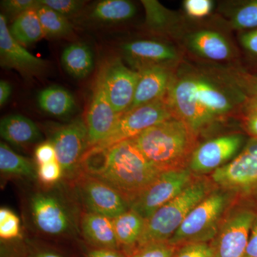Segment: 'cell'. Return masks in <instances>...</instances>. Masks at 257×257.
<instances>
[{"label": "cell", "instance_id": "obj_1", "mask_svg": "<svg viewBox=\"0 0 257 257\" xmlns=\"http://www.w3.org/2000/svg\"><path fill=\"white\" fill-rule=\"evenodd\" d=\"M227 81L221 83L189 66L174 74L166 98L175 117L184 121L196 135L232 112L247 96Z\"/></svg>", "mask_w": 257, "mask_h": 257}, {"label": "cell", "instance_id": "obj_2", "mask_svg": "<svg viewBox=\"0 0 257 257\" xmlns=\"http://www.w3.org/2000/svg\"><path fill=\"white\" fill-rule=\"evenodd\" d=\"M197 137L184 121L174 117L131 140L149 162L163 172L188 168L198 147Z\"/></svg>", "mask_w": 257, "mask_h": 257}, {"label": "cell", "instance_id": "obj_3", "mask_svg": "<svg viewBox=\"0 0 257 257\" xmlns=\"http://www.w3.org/2000/svg\"><path fill=\"white\" fill-rule=\"evenodd\" d=\"M160 173L128 140L110 147L107 167L96 178L116 189L130 206Z\"/></svg>", "mask_w": 257, "mask_h": 257}, {"label": "cell", "instance_id": "obj_4", "mask_svg": "<svg viewBox=\"0 0 257 257\" xmlns=\"http://www.w3.org/2000/svg\"><path fill=\"white\" fill-rule=\"evenodd\" d=\"M216 187L211 179L203 176L196 177L179 195L147 219L136 248L149 243L168 241L189 213Z\"/></svg>", "mask_w": 257, "mask_h": 257}, {"label": "cell", "instance_id": "obj_5", "mask_svg": "<svg viewBox=\"0 0 257 257\" xmlns=\"http://www.w3.org/2000/svg\"><path fill=\"white\" fill-rule=\"evenodd\" d=\"M236 198L232 193L216 187L189 213L168 242L176 246L210 243Z\"/></svg>", "mask_w": 257, "mask_h": 257}, {"label": "cell", "instance_id": "obj_6", "mask_svg": "<svg viewBox=\"0 0 257 257\" xmlns=\"http://www.w3.org/2000/svg\"><path fill=\"white\" fill-rule=\"evenodd\" d=\"M256 211L243 204H233L209 243L211 257H245Z\"/></svg>", "mask_w": 257, "mask_h": 257}, {"label": "cell", "instance_id": "obj_7", "mask_svg": "<svg viewBox=\"0 0 257 257\" xmlns=\"http://www.w3.org/2000/svg\"><path fill=\"white\" fill-rule=\"evenodd\" d=\"M216 187L236 197H253L257 192V138H252L231 162L211 174Z\"/></svg>", "mask_w": 257, "mask_h": 257}, {"label": "cell", "instance_id": "obj_8", "mask_svg": "<svg viewBox=\"0 0 257 257\" xmlns=\"http://www.w3.org/2000/svg\"><path fill=\"white\" fill-rule=\"evenodd\" d=\"M195 178L188 168L161 172L130 204V209L147 220L160 208L179 195Z\"/></svg>", "mask_w": 257, "mask_h": 257}, {"label": "cell", "instance_id": "obj_9", "mask_svg": "<svg viewBox=\"0 0 257 257\" xmlns=\"http://www.w3.org/2000/svg\"><path fill=\"white\" fill-rule=\"evenodd\" d=\"M174 117L175 115L165 96L159 100L123 113L109 136L97 145L112 147L121 142L131 140L152 126Z\"/></svg>", "mask_w": 257, "mask_h": 257}, {"label": "cell", "instance_id": "obj_10", "mask_svg": "<svg viewBox=\"0 0 257 257\" xmlns=\"http://www.w3.org/2000/svg\"><path fill=\"white\" fill-rule=\"evenodd\" d=\"M50 142L55 147L57 160L64 177H73L79 171L81 159L89 148L85 121L77 118L60 126Z\"/></svg>", "mask_w": 257, "mask_h": 257}, {"label": "cell", "instance_id": "obj_11", "mask_svg": "<svg viewBox=\"0 0 257 257\" xmlns=\"http://www.w3.org/2000/svg\"><path fill=\"white\" fill-rule=\"evenodd\" d=\"M98 77L114 111L118 114L126 112L133 104L140 73L116 58L103 66Z\"/></svg>", "mask_w": 257, "mask_h": 257}, {"label": "cell", "instance_id": "obj_12", "mask_svg": "<svg viewBox=\"0 0 257 257\" xmlns=\"http://www.w3.org/2000/svg\"><path fill=\"white\" fill-rule=\"evenodd\" d=\"M243 135L231 134L208 140L193 152L188 169L193 175H204L215 172L231 162L241 150Z\"/></svg>", "mask_w": 257, "mask_h": 257}, {"label": "cell", "instance_id": "obj_13", "mask_svg": "<svg viewBox=\"0 0 257 257\" xmlns=\"http://www.w3.org/2000/svg\"><path fill=\"white\" fill-rule=\"evenodd\" d=\"M77 187L84 206L90 212L113 219L130 209L124 197L101 179L81 174Z\"/></svg>", "mask_w": 257, "mask_h": 257}, {"label": "cell", "instance_id": "obj_14", "mask_svg": "<svg viewBox=\"0 0 257 257\" xmlns=\"http://www.w3.org/2000/svg\"><path fill=\"white\" fill-rule=\"evenodd\" d=\"M0 64L26 77L40 75L48 67L46 61L32 55L13 38L3 14L0 15Z\"/></svg>", "mask_w": 257, "mask_h": 257}, {"label": "cell", "instance_id": "obj_15", "mask_svg": "<svg viewBox=\"0 0 257 257\" xmlns=\"http://www.w3.org/2000/svg\"><path fill=\"white\" fill-rule=\"evenodd\" d=\"M122 114H118L108 99L100 78L97 77L86 116L89 147L99 145L114 130Z\"/></svg>", "mask_w": 257, "mask_h": 257}, {"label": "cell", "instance_id": "obj_16", "mask_svg": "<svg viewBox=\"0 0 257 257\" xmlns=\"http://www.w3.org/2000/svg\"><path fill=\"white\" fill-rule=\"evenodd\" d=\"M30 207L34 223L42 232L56 236L70 229L72 220L68 211L55 196L36 193L32 196Z\"/></svg>", "mask_w": 257, "mask_h": 257}, {"label": "cell", "instance_id": "obj_17", "mask_svg": "<svg viewBox=\"0 0 257 257\" xmlns=\"http://www.w3.org/2000/svg\"><path fill=\"white\" fill-rule=\"evenodd\" d=\"M125 57L134 70L140 72L149 67H169L179 58L174 47L154 40H137L121 47Z\"/></svg>", "mask_w": 257, "mask_h": 257}, {"label": "cell", "instance_id": "obj_18", "mask_svg": "<svg viewBox=\"0 0 257 257\" xmlns=\"http://www.w3.org/2000/svg\"><path fill=\"white\" fill-rule=\"evenodd\" d=\"M139 73L133 104L127 111L165 97L174 76L170 67L161 66L149 67Z\"/></svg>", "mask_w": 257, "mask_h": 257}, {"label": "cell", "instance_id": "obj_19", "mask_svg": "<svg viewBox=\"0 0 257 257\" xmlns=\"http://www.w3.org/2000/svg\"><path fill=\"white\" fill-rule=\"evenodd\" d=\"M80 226L84 239L93 247L119 250L113 219L88 211L83 214Z\"/></svg>", "mask_w": 257, "mask_h": 257}, {"label": "cell", "instance_id": "obj_20", "mask_svg": "<svg viewBox=\"0 0 257 257\" xmlns=\"http://www.w3.org/2000/svg\"><path fill=\"white\" fill-rule=\"evenodd\" d=\"M0 135L3 140L15 146L37 143L42 136L37 124L21 114H12L3 118L0 121Z\"/></svg>", "mask_w": 257, "mask_h": 257}, {"label": "cell", "instance_id": "obj_21", "mask_svg": "<svg viewBox=\"0 0 257 257\" xmlns=\"http://www.w3.org/2000/svg\"><path fill=\"white\" fill-rule=\"evenodd\" d=\"M187 43L193 52L208 60L223 61L231 57L229 42L218 32L211 30L194 32L188 37Z\"/></svg>", "mask_w": 257, "mask_h": 257}, {"label": "cell", "instance_id": "obj_22", "mask_svg": "<svg viewBox=\"0 0 257 257\" xmlns=\"http://www.w3.org/2000/svg\"><path fill=\"white\" fill-rule=\"evenodd\" d=\"M145 220L136 211L130 209L113 219L115 234L120 246H122L128 256L138 246L145 228Z\"/></svg>", "mask_w": 257, "mask_h": 257}, {"label": "cell", "instance_id": "obj_23", "mask_svg": "<svg viewBox=\"0 0 257 257\" xmlns=\"http://www.w3.org/2000/svg\"><path fill=\"white\" fill-rule=\"evenodd\" d=\"M61 62L64 70L77 79L85 78L94 67V56L90 47L82 42H75L66 47Z\"/></svg>", "mask_w": 257, "mask_h": 257}, {"label": "cell", "instance_id": "obj_24", "mask_svg": "<svg viewBox=\"0 0 257 257\" xmlns=\"http://www.w3.org/2000/svg\"><path fill=\"white\" fill-rule=\"evenodd\" d=\"M37 102L47 114L59 117L70 114L76 107L73 95L60 86H50L42 89L37 96Z\"/></svg>", "mask_w": 257, "mask_h": 257}, {"label": "cell", "instance_id": "obj_25", "mask_svg": "<svg viewBox=\"0 0 257 257\" xmlns=\"http://www.w3.org/2000/svg\"><path fill=\"white\" fill-rule=\"evenodd\" d=\"M9 29L13 38L23 46L32 45L45 37L35 8L17 17Z\"/></svg>", "mask_w": 257, "mask_h": 257}, {"label": "cell", "instance_id": "obj_26", "mask_svg": "<svg viewBox=\"0 0 257 257\" xmlns=\"http://www.w3.org/2000/svg\"><path fill=\"white\" fill-rule=\"evenodd\" d=\"M136 8L127 0H103L94 5L91 18L101 23H119L135 16Z\"/></svg>", "mask_w": 257, "mask_h": 257}, {"label": "cell", "instance_id": "obj_27", "mask_svg": "<svg viewBox=\"0 0 257 257\" xmlns=\"http://www.w3.org/2000/svg\"><path fill=\"white\" fill-rule=\"evenodd\" d=\"M0 170L5 175L35 178L37 172L31 161L13 151L6 143H0Z\"/></svg>", "mask_w": 257, "mask_h": 257}, {"label": "cell", "instance_id": "obj_28", "mask_svg": "<svg viewBox=\"0 0 257 257\" xmlns=\"http://www.w3.org/2000/svg\"><path fill=\"white\" fill-rule=\"evenodd\" d=\"M40 18L45 37L61 38L67 37L73 32L72 24L67 18L45 5H38L35 8Z\"/></svg>", "mask_w": 257, "mask_h": 257}, {"label": "cell", "instance_id": "obj_29", "mask_svg": "<svg viewBox=\"0 0 257 257\" xmlns=\"http://www.w3.org/2000/svg\"><path fill=\"white\" fill-rule=\"evenodd\" d=\"M110 147L95 145L89 147L84 152L79 163V171L84 174L98 177L107 167Z\"/></svg>", "mask_w": 257, "mask_h": 257}, {"label": "cell", "instance_id": "obj_30", "mask_svg": "<svg viewBox=\"0 0 257 257\" xmlns=\"http://www.w3.org/2000/svg\"><path fill=\"white\" fill-rule=\"evenodd\" d=\"M224 79L246 96H257V75L239 69L225 71Z\"/></svg>", "mask_w": 257, "mask_h": 257}, {"label": "cell", "instance_id": "obj_31", "mask_svg": "<svg viewBox=\"0 0 257 257\" xmlns=\"http://www.w3.org/2000/svg\"><path fill=\"white\" fill-rule=\"evenodd\" d=\"M20 219L14 211L8 208L0 209V238L11 241L21 238Z\"/></svg>", "mask_w": 257, "mask_h": 257}, {"label": "cell", "instance_id": "obj_32", "mask_svg": "<svg viewBox=\"0 0 257 257\" xmlns=\"http://www.w3.org/2000/svg\"><path fill=\"white\" fill-rule=\"evenodd\" d=\"M232 26L236 30H256L257 0L245 3L235 11Z\"/></svg>", "mask_w": 257, "mask_h": 257}, {"label": "cell", "instance_id": "obj_33", "mask_svg": "<svg viewBox=\"0 0 257 257\" xmlns=\"http://www.w3.org/2000/svg\"><path fill=\"white\" fill-rule=\"evenodd\" d=\"M142 3L146 11L147 25L153 30L163 29L168 22L170 13L157 1L145 0L142 1Z\"/></svg>", "mask_w": 257, "mask_h": 257}, {"label": "cell", "instance_id": "obj_34", "mask_svg": "<svg viewBox=\"0 0 257 257\" xmlns=\"http://www.w3.org/2000/svg\"><path fill=\"white\" fill-rule=\"evenodd\" d=\"M177 248L168 241L151 243L136 248L128 257H173Z\"/></svg>", "mask_w": 257, "mask_h": 257}, {"label": "cell", "instance_id": "obj_35", "mask_svg": "<svg viewBox=\"0 0 257 257\" xmlns=\"http://www.w3.org/2000/svg\"><path fill=\"white\" fill-rule=\"evenodd\" d=\"M40 4L45 5L65 18L77 14L85 4L79 0H38Z\"/></svg>", "mask_w": 257, "mask_h": 257}, {"label": "cell", "instance_id": "obj_36", "mask_svg": "<svg viewBox=\"0 0 257 257\" xmlns=\"http://www.w3.org/2000/svg\"><path fill=\"white\" fill-rule=\"evenodd\" d=\"M37 172L38 179L47 185L56 183L64 176L63 170L57 160L38 165Z\"/></svg>", "mask_w": 257, "mask_h": 257}, {"label": "cell", "instance_id": "obj_37", "mask_svg": "<svg viewBox=\"0 0 257 257\" xmlns=\"http://www.w3.org/2000/svg\"><path fill=\"white\" fill-rule=\"evenodd\" d=\"M184 10L186 14L194 19H202L209 15L213 10L211 0H185Z\"/></svg>", "mask_w": 257, "mask_h": 257}, {"label": "cell", "instance_id": "obj_38", "mask_svg": "<svg viewBox=\"0 0 257 257\" xmlns=\"http://www.w3.org/2000/svg\"><path fill=\"white\" fill-rule=\"evenodd\" d=\"M173 257H211L209 243H187L177 246Z\"/></svg>", "mask_w": 257, "mask_h": 257}, {"label": "cell", "instance_id": "obj_39", "mask_svg": "<svg viewBox=\"0 0 257 257\" xmlns=\"http://www.w3.org/2000/svg\"><path fill=\"white\" fill-rule=\"evenodd\" d=\"M5 11L9 15L19 16L29 10L33 9L38 5L36 0H5L1 2Z\"/></svg>", "mask_w": 257, "mask_h": 257}, {"label": "cell", "instance_id": "obj_40", "mask_svg": "<svg viewBox=\"0 0 257 257\" xmlns=\"http://www.w3.org/2000/svg\"><path fill=\"white\" fill-rule=\"evenodd\" d=\"M35 155L38 165L57 160L55 147L51 142L39 145L35 150Z\"/></svg>", "mask_w": 257, "mask_h": 257}, {"label": "cell", "instance_id": "obj_41", "mask_svg": "<svg viewBox=\"0 0 257 257\" xmlns=\"http://www.w3.org/2000/svg\"><path fill=\"white\" fill-rule=\"evenodd\" d=\"M240 41L248 53L257 57V29L242 34Z\"/></svg>", "mask_w": 257, "mask_h": 257}, {"label": "cell", "instance_id": "obj_42", "mask_svg": "<svg viewBox=\"0 0 257 257\" xmlns=\"http://www.w3.org/2000/svg\"><path fill=\"white\" fill-rule=\"evenodd\" d=\"M245 257H257V217L251 226Z\"/></svg>", "mask_w": 257, "mask_h": 257}, {"label": "cell", "instance_id": "obj_43", "mask_svg": "<svg viewBox=\"0 0 257 257\" xmlns=\"http://www.w3.org/2000/svg\"><path fill=\"white\" fill-rule=\"evenodd\" d=\"M86 257H127L117 249L95 248L88 250Z\"/></svg>", "mask_w": 257, "mask_h": 257}, {"label": "cell", "instance_id": "obj_44", "mask_svg": "<svg viewBox=\"0 0 257 257\" xmlns=\"http://www.w3.org/2000/svg\"><path fill=\"white\" fill-rule=\"evenodd\" d=\"M244 119V126L247 133L257 138V112L246 113Z\"/></svg>", "mask_w": 257, "mask_h": 257}, {"label": "cell", "instance_id": "obj_45", "mask_svg": "<svg viewBox=\"0 0 257 257\" xmlns=\"http://www.w3.org/2000/svg\"><path fill=\"white\" fill-rule=\"evenodd\" d=\"M11 84L5 80L0 81V106H3L9 100L12 94Z\"/></svg>", "mask_w": 257, "mask_h": 257}, {"label": "cell", "instance_id": "obj_46", "mask_svg": "<svg viewBox=\"0 0 257 257\" xmlns=\"http://www.w3.org/2000/svg\"><path fill=\"white\" fill-rule=\"evenodd\" d=\"M245 112H257V96H247L243 104Z\"/></svg>", "mask_w": 257, "mask_h": 257}, {"label": "cell", "instance_id": "obj_47", "mask_svg": "<svg viewBox=\"0 0 257 257\" xmlns=\"http://www.w3.org/2000/svg\"><path fill=\"white\" fill-rule=\"evenodd\" d=\"M33 257H64L59 253L51 251H40L35 253Z\"/></svg>", "mask_w": 257, "mask_h": 257}, {"label": "cell", "instance_id": "obj_48", "mask_svg": "<svg viewBox=\"0 0 257 257\" xmlns=\"http://www.w3.org/2000/svg\"><path fill=\"white\" fill-rule=\"evenodd\" d=\"M253 197H254L255 205H256V211H257V192L256 193V194H254V195L253 196Z\"/></svg>", "mask_w": 257, "mask_h": 257}]
</instances>
